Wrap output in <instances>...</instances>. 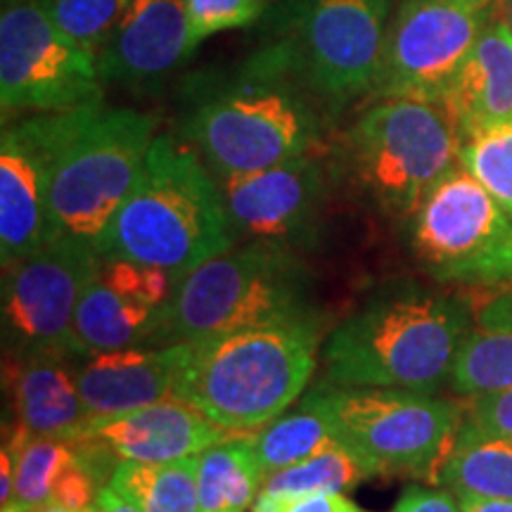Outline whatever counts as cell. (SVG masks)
<instances>
[{"mask_svg": "<svg viewBox=\"0 0 512 512\" xmlns=\"http://www.w3.org/2000/svg\"><path fill=\"white\" fill-rule=\"evenodd\" d=\"M323 117L302 86L247 55L185 81L178 136L214 178L240 176L316 150Z\"/></svg>", "mask_w": 512, "mask_h": 512, "instance_id": "1", "label": "cell"}, {"mask_svg": "<svg viewBox=\"0 0 512 512\" xmlns=\"http://www.w3.org/2000/svg\"><path fill=\"white\" fill-rule=\"evenodd\" d=\"M472 323L463 299L413 278L389 280L332 330L323 382L437 394L451 384Z\"/></svg>", "mask_w": 512, "mask_h": 512, "instance_id": "2", "label": "cell"}, {"mask_svg": "<svg viewBox=\"0 0 512 512\" xmlns=\"http://www.w3.org/2000/svg\"><path fill=\"white\" fill-rule=\"evenodd\" d=\"M233 245L214 174L169 133L152 140L136 185L95 242L102 259L162 268L176 283Z\"/></svg>", "mask_w": 512, "mask_h": 512, "instance_id": "3", "label": "cell"}, {"mask_svg": "<svg viewBox=\"0 0 512 512\" xmlns=\"http://www.w3.org/2000/svg\"><path fill=\"white\" fill-rule=\"evenodd\" d=\"M320 323L313 273L297 249L235 242L178 280L162 344L283 325L320 330Z\"/></svg>", "mask_w": 512, "mask_h": 512, "instance_id": "4", "label": "cell"}, {"mask_svg": "<svg viewBox=\"0 0 512 512\" xmlns=\"http://www.w3.org/2000/svg\"><path fill=\"white\" fill-rule=\"evenodd\" d=\"M392 0H268L254 50L325 114L373 95Z\"/></svg>", "mask_w": 512, "mask_h": 512, "instance_id": "5", "label": "cell"}, {"mask_svg": "<svg viewBox=\"0 0 512 512\" xmlns=\"http://www.w3.org/2000/svg\"><path fill=\"white\" fill-rule=\"evenodd\" d=\"M318 339L320 330L283 325L190 342L178 399L230 434L261 430L304 392Z\"/></svg>", "mask_w": 512, "mask_h": 512, "instance_id": "6", "label": "cell"}, {"mask_svg": "<svg viewBox=\"0 0 512 512\" xmlns=\"http://www.w3.org/2000/svg\"><path fill=\"white\" fill-rule=\"evenodd\" d=\"M460 136L439 102L377 98L347 128L342 159L351 183L387 219H408L458 166Z\"/></svg>", "mask_w": 512, "mask_h": 512, "instance_id": "7", "label": "cell"}, {"mask_svg": "<svg viewBox=\"0 0 512 512\" xmlns=\"http://www.w3.org/2000/svg\"><path fill=\"white\" fill-rule=\"evenodd\" d=\"M157 121L124 107H81L48 185V240L98 242L136 185Z\"/></svg>", "mask_w": 512, "mask_h": 512, "instance_id": "8", "label": "cell"}, {"mask_svg": "<svg viewBox=\"0 0 512 512\" xmlns=\"http://www.w3.org/2000/svg\"><path fill=\"white\" fill-rule=\"evenodd\" d=\"M339 444L370 475H408L439 482L465 415L437 394L384 387H337L320 382Z\"/></svg>", "mask_w": 512, "mask_h": 512, "instance_id": "9", "label": "cell"}, {"mask_svg": "<svg viewBox=\"0 0 512 512\" xmlns=\"http://www.w3.org/2000/svg\"><path fill=\"white\" fill-rule=\"evenodd\" d=\"M408 245L434 283L512 285V216L460 164L411 216Z\"/></svg>", "mask_w": 512, "mask_h": 512, "instance_id": "10", "label": "cell"}, {"mask_svg": "<svg viewBox=\"0 0 512 512\" xmlns=\"http://www.w3.org/2000/svg\"><path fill=\"white\" fill-rule=\"evenodd\" d=\"M98 57L55 27L41 0H5L0 12V107L67 112L102 102Z\"/></svg>", "mask_w": 512, "mask_h": 512, "instance_id": "11", "label": "cell"}, {"mask_svg": "<svg viewBox=\"0 0 512 512\" xmlns=\"http://www.w3.org/2000/svg\"><path fill=\"white\" fill-rule=\"evenodd\" d=\"M100 266L93 242L50 238L3 268L5 356H72L76 306Z\"/></svg>", "mask_w": 512, "mask_h": 512, "instance_id": "12", "label": "cell"}, {"mask_svg": "<svg viewBox=\"0 0 512 512\" xmlns=\"http://www.w3.org/2000/svg\"><path fill=\"white\" fill-rule=\"evenodd\" d=\"M494 19L491 8L399 0L384 36L373 98L444 102L460 64Z\"/></svg>", "mask_w": 512, "mask_h": 512, "instance_id": "13", "label": "cell"}, {"mask_svg": "<svg viewBox=\"0 0 512 512\" xmlns=\"http://www.w3.org/2000/svg\"><path fill=\"white\" fill-rule=\"evenodd\" d=\"M216 183L235 242L313 245L328 197V174L313 152Z\"/></svg>", "mask_w": 512, "mask_h": 512, "instance_id": "14", "label": "cell"}, {"mask_svg": "<svg viewBox=\"0 0 512 512\" xmlns=\"http://www.w3.org/2000/svg\"><path fill=\"white\" fill-rule=\"evenodd\" d=\"M81 110V107H79ZM79 110L38 112L0 136V266L10 268L48 240V185Z\"/></svg>", "mask_w": 512, "mask_h": 512, "instance_id": "15", "label": "cell"}, {"mask_svg": "<svg viewBox=\"0 0 512 512\" xmlns=\"http://www.w3.org/2000/svg\"><path fill=\"white\" fill-rule=\"evenodd\" d=\"M185 0H128L98 53L102 83L155 93L190 60Z\"/></svg>", "mask_w": 512, "mask_h": 512, "instance_id": "16", "label": "cell"}, {"mask_svg": "<svg viewBox=\"0 0 512 512\" xmlns=\"http://www.w3.org/2000/svg\"><path fill=\"white\" fill-rule=\"evenodd\" d=\"M190 342L145 344L76 358L79 392L93 420L178 399Z\"/></svg>", "mask_w": 512, "mask_h": 512, "instance_id": "17", "label": "cell"}, {"mask_svg": "<svg viewBox=\"0 0 512 512\" xmlns=\"http://www.w3.org/2000/svg\"><path fill=\"white\" fill-rule=\"evenodd\" d=\"M230 432L183 399H164L136 411L91 422L83 439H93L117 463H174L202 456Z\"/></svg>", "mask_w": 512, "mask_h": 512, "instance_id": "18", "label": "cell"}, {"mask_svg": "<svg viewBox=\"0 0 512 512\" xmlns=\"http://www.w3.org/2000/svg\"><path fill=\"white\" fill-rule=\"evenodd\" d=\"M15 425L41 437L76 444L91 430L72 356H5Z\"/></svg>", "mask_w": 512, "mask_h": 512, "instance_id": "19", "label": "cell"}, {"mask_svg": "<svg viewBox=\"0 0 512 512\" xmlns=\"http://www.w3.org/2000/svg\"><path fill=\"white\" fill-rule=\"evenodd\" d=\"M441 105L451 114L460 140L512 121V29L508 24L491 19L460 64Z\"/></svg>", "mask_w": 512, "mask_h": 512, "instance_id": "20", "label": "cell"}, {"mask_svg": "<svg viewBox=\"0 0 512 512\" xmlns=\"http://www.w3.org/2000/svg\"><path fill=\"white\" fill-rule=\"evenodd\" d=\"M164 309L117 292L100 275L88 283L76 306L72 328V354L86 358L102 351L162 344Z\"/></svg>", "mask_w": 512, "mask_h": 512, "instance_id": "21", "label": "cell"}, {"mask_svg": "<svg viewBox=\"0 0 512 512\" xmlns=\"http://www.w3.org/2000/svg\"><path fill=\"white\" fill-rule=\"evenodd\" d=\"M508 387H512V285L477 311L451 375V389L463 396Z\"/></svg>", "mask_w": 512, "mask_h": 512, "instance_id": "22", "label": "cell"}, {"mask_svg": "<svg viewBox=\"0 0 512 512\" xmlns=\"http://www.w3.org/2000/svg\"><path fill=\"white\" fill-rule=\"evenodd\" d=\"M439 484L456 496L512 498V439L463 420Z\"/></svg>", "mask_w": 512, "mask_h": 512, "instance_id": "23", "label": "cell"}, {"mask_svg": "<svg viewBox=\"0 0 512 512\" xmlns=\"http://www.w3.org/2000/svg\"><path fill=\"white\" fill-rule=\"evenodd\" d=\"M264 467L252 434L226 437L200 456L197 494L200 512H247L264 486Z\"/></svg>", "mask_w": 512, "mask_h": 512, "instance_id": "24", "label": "cell"}, {"mask_svg": "<svg viewBox=\"0 0 512 512\" xmlns=\"http://www.w3.org/2000/svg\"><path fill=\"white\" fill-rule=\"evenodd\" d=\"M252 441L266 477L328 448L337 437L320 389L316 387L306 394L292 413L278 415L266 427L256 430Z\"/></svg>", "mask_w": 512, "mask_h": 512, "instance_id": "25", "label": "cell"}, {"mask_svg": "<svg viewBox=\"0 0 512 512\" xmlns=\"http://www.w3.org/2000/svg\"><path fill=\"white\" fill-rule=\"evenodd\" d=\"M200 456L174 463H119L107 484L140 512H200Z\"/></svg>", "mask_w": 512, "mask_h": 512, "instance_id": "26", "label": "cell"}, {"mask_svg": "<svg viewBox=\"0 0 512 512\" xmlns=\"http://www.w3.org/2000/svg\"><path fill=\"white\" fill-rule=\"evenodd\" d=\"M3 446L8 448L15 463V498L10 505L50 503L57 479L76 458V446L69 441L41 437L15 422Z\"/></svg>", "mask_w": 512, "mask_h": 512, "instance_id": "27", "label": "cell"}, {"mask_svg": "<svg viewBox=\"0 0 512 512\" xmlns=\"http://www.w3.org/2000/svg\"><path fill=\"white\" fill-rule=\"evenodd\" d=\"M370 470L358 460L347 446L332 441L328 448L302 463L273 472L264 479L261 491L266 494H311V491H339L354 489L370 479Z\"/></svg>", "mask_w": 512, "mask_h": 512, "instance_id": "28", "label": "cell"}, {"mask_svg": "<svg viewBox=\"0 0 512 512\" xmlns=\"http://www.w3.org/2000/svg\"><path fill=\"white\" fill-rule=\"evenodd\" d=\"M458 162L512 216V121L482 128L460 140Z\"/></svg>", "mask_w": 512, "mask_h": 512, "instance_id": "29", "label": "cell"}, {"mask_svg": "<svg viewBox=\"0 0 512 512\" xmlns=\"http://www.w3.org/2000/svg\"><path fill=\"white\" fill-rule=\"evenodd\" d=\"M55 27L98 57L128 0H41Z\"/></svg>", "mask_w": 512, "mask_h": 512, "instance_id": "30", "label": "cell"}, {"mask_svg": "<svg viewBox=\"0 0 512 512\" xmlns=\"http://www.w3.org/2000/svg\"><path fill=\"white\" fill-rule=\"evenodd\" d=\"M266 8L268 0H185L190 46L197 50L221 31L256 27Z\"/></svg>", "mask_w": 512, "mask_h": 512, "instance_id": "31", "label": "cell"}, {"mask_svg": "<svg viewBox=\"0 0 512 512\" xmlns=\"http://www.w3.org/2000/svg\"><path fill=\"white\" fill-rule=\"evenodd\" d=\"M354 501L339 491H311V494H266L261 491L249 512H361Z\"/></svg>", "mask_w": 512, "mask_h": 512, "instance_id": "32", "label": "cell"}, {"mask_svg": "<svg viewBox=\"0 0 512 512\" xmlns=\"http://www.w3.org/2000/svg\"><path fill=\"white\" fill-rule=\"evenodd\" d=\"M465 418L475 422L482 430L512 439V387L472 396Z\"/></svg>", "mask_w": 512, "mask_h": 512, "instance_id": "33", "label": "cell"}, {"mask_svg": "<svg viewBox=\"0 0 512 512\" xmlns=\"http://www.w3.org/2000/svg\"><path fill=\"white\" fill-rule=\"evenodd\" d=\"M392 512H463L453 491L425 489V486H408L403 491Z\"/></svg>", "mask_w": 512, "mask_h": 512, "instance_id": "34", "label": "cell"}, {"mask_svg": "<svg viewBox=\"0 0 512 512\" xmlns=\"http://www.w3.org/2000/svg\"><path fill=\"white\" fill-rule=\"evenodd\" d=\"M463 512H512V498H486V496H456Z\"/></svg>", "mask_w": 512, "mask_h": 512, "instance_id": "35", "label": "cell"}, {"mask_svg": "<svg viewBox=\"0 0 512 512\" xmlns=\"http://www.w3.org/2000/svg\"><path fill=\"white\" fill-rule=\"evenodd\" d=\"M93 508L95 512H140L131 501H126L124 496L117 494L110 484H105L98 491Z\"/></svg>", "mask_w": 512, "mask_h": 512, "instance_id": "36", "label": "cell"}, {"mask_svg": "<svg viewBox=\"0 0 512 512\" xmlns=\"http://www.w3.org/2000/svg\"><path fill=\"white\" fill-rule=\"evenodd\" d=\"M12 498H15V463L8 448L3 446L0 451V508L10 505Z\"/></svg>", "mask_w": 512, "mask_h": 512, "instance_id": "37", "label": "cell"}, {"mask_svg": "<svg viewBox=\"0 0 512 512\" xmlns=\"http://www.w3.org/2000/svg\"><path fill=\"white\" fill-rule=\"evenodd\" d=\"M0 512H95V508H64L57 503H41V505H8V508H0Z\"/></svg>", "mask_w": 512, "mask_h": 512, "instance_id": "38", "label": "cell"}, {"mask_svg": "<svg viewBox=\"0 0 512 512\" xmlns=\"http://www.w3.org/2000/svg\"><path fill=\"white\" fill-rule=\"evenodd\" d=\"M491 10H494V19H501L512 29V0H494Z\"/></svg>", "mask_w": 512, "mask_h": 512, "instance_id": "39", "label": "cell"}, {"mask_svg": "<svg viewBox=\"0 0 512 512\" xmlns=\"http://www.w3.org/2000/svg\"><path fill=\"white\" fill-rule=\"evenodd\" d=\"M448 3L472 5V8H491V5H494V0H448Z\"/></svg>", "mask_w": 512, "mask_h": 512, "instance_id": "40", "label": "cell"}, {"mask_svg": "<svg viewBox=\"0 0 512 512\" xmlns=\"http://www.w3.org/2000/svg\"><path fill=\"white\" fill-rule=\"evenodd\" d=\"M361 512H368V510H361Z\"/></svg>", "mask_w": 512, "mask_h": 512, "instance_id": "41", "label": "cell"}]
</instances>
